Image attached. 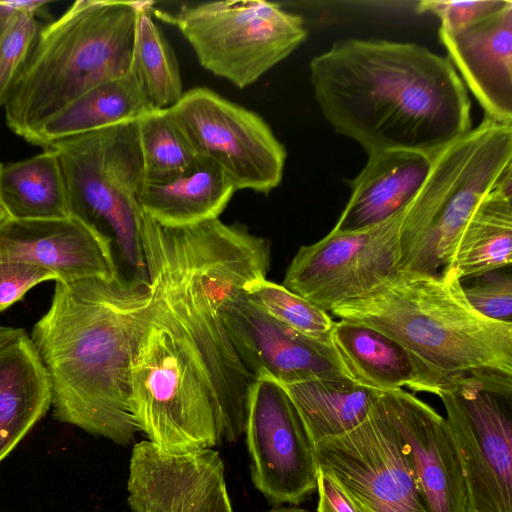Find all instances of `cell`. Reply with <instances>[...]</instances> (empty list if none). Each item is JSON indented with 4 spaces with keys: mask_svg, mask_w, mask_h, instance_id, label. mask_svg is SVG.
I'll list each match as a JSON object with an SVG mask.
<instances>
[{
    "mask_svg": "<svg viewBox=\"0 0 512 512\" xmlns=\"http://www.w3.org/2000/svg\"><path fill=\"white\" fill-rule=\"evenodd\" d=\"M142 244L151 303L130 369L139 432L176 454L235 442L255 378L222 309L236 290L266 277L269 241L219 218L166 227L143 212Z\"/></svg>",
    "mask_w": 512,
    "mask_h": 512,
    "instance_id": "1",
    "label": "cell"
},
{
    "mask_svg": "<svg viewBox=\"0 0 512 512\" xmlns=\"http://www.w3.org/2000/svg\"><path fill=\"white\" fill-rule=\"evenodd\" d=\"M317 105L367 154L433 156L471 129L467 89L447 57L410 42L344 39L309 64Z\"/></svg>",
    "mask_w": 512,
    "mask_h": 512,
    "instance_id": "2",
    "label": "cell"
},
{
    "mask_svg": "<svg viewBox=\"0 0 512 512\" xmlns=\"http://www.w3.org/2000/svg\"><path fill=\"white\" fill-rule=\"evenodd\" d=\"M150 303L149 282L122 272L56 281L30 337L50 383L54 419L121 446L135 440L130 369Z\"/></svg>",
    "mask_w": 512,
    "mask_h": 512,
    "instance_id": "3",
    "label": "cell"
},
{
    "mask_svg": "<svg viewBox=\"0 0 512 512\" xmlns=\"http://www.w3.org/2000/svg\"><path fill=\"white\" fill-rule=\"evenodd\" d=\"M329 314L395 340L459 393L482 390L511 400L512 323L478 313L452 266L435 275L398 272Z\"/></svg>",
    "mask_w": 512,
    "mask_h": 512,
    "instance_id": "4",
    "label": "cell"
},
{
    "mask_svg": "<svg viewBox=\"0 0 512 512\" xmlns=\"http://www.w3.org/2000/svg\"><path fill=\"white\" fill-rule=\"evenodd\" d=\"M145 1L77 0L41 28L5 105L7 126L27 139L88 90L130 70L138 13Z\"/></svg>",
    "mask_w": 512,
    "mask_h": 512,
    "instance_id": "5",
    "label": "cell"
},
{
    "mask_svg": "<svg viewBox=\"0 0 512 512\" xmlns=\"http://www.w3.org/2000/svg\"><path fill=\"white\" fill-rule=\"evenodd\" d=\"M512 171V124L483 121L432 156L419 190L406 205L399 272L435 275L451 265L470 217Z\"/></svg>",
    "mask_w": 512,
    "mask_h": 512,
    "instance_id": "6",
    "label": "cell"
},
{
    "mask_svg": "<svg viewBox=\"0 0 512 512\" xmlns=\"http://www.w3.org/2000/svg\"><path fill=\"white\" fill-rule=\"evenodd\" d=\"M58 155L71 215L107 237L129 276L148 282L140 194L145 183L137 121L72 137ZM46 147V148H48Z\"/></svg>",
    "mask_w": 512,
    "mask_h": 512,
    "instance_id": "7",
    "label": "cell"
},
{
    "mask_svg": "<svg viewBox=\"0 0 512 512\" xmlns=\"http://www.w3.org/2000/svg\"><path fill=\"white\" fill-rule=\"evenodd\" d=\"M152 14L177 27L199 64L243 89L286 59L307 37L300 15L262 0L184 4Z\"/></svg>",
    "mask_w": 512,
    "mask_h": 512,
    "instance_id": "8",
    "label": "cell"
},
{
    "mask_svg": "<svg viewBox=\"0 0 512 512\" xmlns=\"http://www.w3.org/2000/svg\"><path fill=\"white\" fill-rule=\"evenodd\" d=\"M314 453L356 512H430L382 394L364 422Z\"/></svg>",
    "mask_w": 512,
    "mask_h": 512,
    "instance_id": "9",
    "label": "cell"
},
{
    "mask_svg": "<svg viewBox=\"0 0 512 512\" xmlns=\"http://www.w3.org/2000/svg\"><path fill=\"white\" fill-rule=\"evenodd\" d=\"M197 155L214 163L236 191L269 194L282 181L287 152L255 112L206 87L169 108Z\"/></svg>",
    "mask_w": 512,
    "mask_h": 512,
    "instance_id": "10",
    "label": "cell"
},
{
    "mask_svg": "<svg viewBox=\"0 0 512 512\" xmlns=\"http://www.w3.org/2000/svg\"><path fill=\"white\" fill-rule=\"evenodd\" d=\"M403 212L357 230L332 229L319 241L301 246L282 285L328 313L367 294L399 272Z\"/></svg>",
    "mask_w": 512,
    "mask_h": 512,
    "instance_id": "11",
    "label": "cell"
},
{
    "mask_svg": "<svg viewBox=\"0 0 512 512\" xmlns=\"http://www.w3.org/2000/svg\"><path fill=\"white\" fill-rule=\"evenodd\" d=\"M254 487L273 506H299L317 490L314 444L285 388L256 377L245 426Z\"/></svg>",
    "mask_w": 512,
    "mask_h": 512,
    "instance_id": "12",
    "label": "cell"
},
{
    "mask_svg": "<svg viewBox=\"0 0 512 512\" xmlns=\"http://www.w3.org/2000/svg\"><path fill=\"white\" fill-rule=\"evenodd\" d=\"M467 492L468 512H512V417L500 395L473 390L440 396Z\"/></svg>",
    "mask_w": 512,
    "mask_h": 512,
    "instance_id": "13",
    "label": "cell"
},
{
    "mask_svg": "<svg viewBox=\"0 0 512 512\" xmlns=\"http://www.w3.org/2000/svg\"><path fill=\"white\" fill-rule=\"evenodd\" d=\"M222 317L239 359L254 378L266 376L282 385L309 380L352 381L332 345L281 323L252 303L243 288L229 296Z\"/></svg>",
    "mask_w": 512,
    "mask_h": 512,
    "instance_id": "14",
    "label": "cell"
},
{
    "mask_svg": "<svg viewBox=\"0 0 512 512\" xmlns=\"http://www.w3.org/2000/svg\"><path fill=\"white\" fill-rule=\"evenodd\" d=\"M0 260L41 267L60 282L112 278L121 272L112 242L73 215L7 219L0 226Z\"/></svg>",
    "mask_w": 512,
    "mask_h": 512,
    "instance_id": "15",
    "label": "cell"
},
{
    "mask_svg": "<svg viewBox=\"0 0 512 512\" xmlns=\"http://www.w3.org/2000/svg\"><path fill=\"white\" fill-rule=\"evenodd\" d=\"M382 399L429 511L468 512L463 471L446 418L404 389L383 391Z\"/></svg>",
    "mask_w": 512,
    "mask_h": 512,
    "instance_id": "16",
    "label": "cell"
},
{
    "mask_svg": "<svg viewBox=\"0 0 512 512\" xmlns=\"http://www.w3.org/2000/svg\"><path fill=\"white\" fill-rule=\"evenodd\" d=\"M448 59L485 117L512 124V1L458 31H438Z\"/></svg>",
    "mask_w": 512,
    "mask_h": 512,
    "instance_id": "17",
    "label": "cell"
},
{
    "mask_svg": "<svg viewBox=\"0 0 512 512\" xmlns=\"http://www.w3.org/2000/svg\"><path fill=\"white\" fill-rule=\"evenodd\" d=\"M338 359L353 382L378 391L408 388L438 397L458 386L390 337L369 327L338 320L331 335Z\"/></svg>",
    "mask_w": 512,
    "mask_h": 512,
    "instance_id": "18",
    "label": "cell"
},
{
    "mask_svg": "<svg viewBox=\"0 0 512 512\" xmlns=\"http://www.w3.org/2000/svg\"><path fill=\"white\" fill-rule=\"evenodd\" d=\"M432 156L406 150L368 154L351 181L350 196L333 229L351 231L382 222L403 210L427 176Z\"/></svg>",
    "mask_w": 512,
    "mask_h": 512,
    "instance_id": "19",
    "label": "cell"
},
{
    "mask_svg": "<svg viewBox=\"0 0 512 512\" xmlns=\"http://www.w3.org/2000/svg\"><path fill=\"white\" fill-rule=\"evenodd\" d=\"M235 192L226 175L198 155L183 172L163 181L145 182L140 205L160 225L184 227L219 218Z\"/></svg>",
    "mask_w": 512,
    "mask_h": 512,
    "instance_id": "20",
    "label": "cell"
},
{
    "mask_svg": "<svg viewBox=\"0 0 512 512\" xmlns=\"http://www.w3.org/2000/svg\"><path fill=\"white\" fill-rule=\"evenodd\" d=\"M44 366L25 334L0 351V462L51 408Z\"/></svg>",
    "mask_w": 512,
    "mask_h": 512,
    "instance_id": "21",
    "label": "cell"
},
{
    "mask_svg": "<svg viewBox=\"0 0 512 512\" xmlns=\"http://www.w3.org/2000/svg\"><path fill=\"white\" fill-rule=\"evenodd\" d=\"M155 110L134 74L98 85L47 119L28 139L46 148L115 124L137 121Z\"/></svg>",
    "mask_w": 512,
    "mask_h": 512,
    "instance_id": "22",
    "label": "cell"
},
{
    "mask_svg": "<svg viewBox=\"0 0 512 512\" xmlns=\"http://www.w3.org/2000/svg\"><path fill=\"white\" fill-rule=\"evenodd\" d=\"M511 260L512 171H509L470 217L450 266L463 282L504 268Z\"/></svg>",
    "mask_w": 512,
    "mask_h": 512,
    "instance_id": "23",
    "label": "cell"
},
{
    "mask_svg": "<svg viewBox=\"0 0 512 512\" xmlns=\"http://www.w3.org/2000/svg\"><path fill=\"white\" fill-rule=\"evenodd\" d=\"M0 204L10 219L43 220L71 216L57 153L43 148L35 156L0 162Z\"/></svg>",
    "mask_w": 512,
    "mask_h": 512,
    "instance_id": "24",
    "label": "cell"
},
{
    "mask_svg": "<svg viewBox=\"0 0 512 512\" xmlns=\"http://www.w3.org/2000/svg\"><path fill=\"white\" fill-rule=\"evenodd\" d=\"M282 386L313 444L355 429L367 419L383 392L347 380H309Z\"/></svg>",
    "mask_w": 512,
    "mask_h": 512,
    "instance_id": "25",
    "label": "cell"
},
{
    "mask_svg": "<svg viewBox=\"0 0 512 512\" xmlns=\"http://www.w3.org/2000/svg\"><path fill=\"white\" fill-rule=\"evenodd\" d=\"M153 2L145 1L136 23L130 71L154 109H168L183 95L176 55L153 20Z\"/></svg>",
    "mask_w": 512,
    "mask_h": 512,
    "instance_id": "26",
    "label": "cell"
},
{
    "mask_svg": "<svg viewBox=\"0 0 512 512\" xmlns=\"http://www.w3.org/2000/svg\"><path fill=\"white\" fill-rule=\"evenodd\" d=\"M137 133L145 182L169 179L186 170L198 156L169 108L140 117Z\"/></svg>",
    "mask_w": 512,
    "mask_h": 512,
    "instance_id": "27",
    "label": "cell"
},
{
    "mask_svg": "<svg viewBox=\"0 0 512 512\" xmlns=\"http://www.w3.org/2000/svg\"><path fill=\"white\" fill-rule=\"evenodd\" d=\"M178 465L180 512H235L217 450L180 453Z\"/></svg>",
    "mask_w": 512,
    "mask_h": 512,
    "instance_id": "28",
    "label": "cell"
},
{
    "mask_svg": "<svg viewBox=\"0 0 512 512\" xmlns=\"http://www.w3.org/2000/svg\"><path fill=\"white\" fill-rule=\"evenodd\" d=\"M245 296L272 317L300 334L324 344H331L335 325L332 316L266 277L249 281L243 288Z\"/></svg>",
    "mask_w": 512,
    "mask_h": 512,
    "instance_id": "29",
    "label": "cell"
},
{
    "mask_svg": "<svg viewBox=\"0 0 512 512\" xmlns=\"http://www.w3.org/2000/svg\"><path fill=\"white\" fill-rule=\"evenodd\" d=\"M41 28L35 16L15 12L0 36V108L10 99Z\"/></svg>",
    "mask_w": 512,
    "mask_h": 512,
    "instance_id": "30",
    "label": "cell"
},
{
    "mask_svg": "<svg viewBox=\"0 0 512 512\" xmlns=\"http://www.w3.org/2000/svg\"><path fill=\"white\" fill-rule=\"evenodd\" d=\"M463 291L469 304L481 315L512 323V276L495 271L475 277Z\"/></svg>",
    "mask_w": 512,
    "mask_h": 512,
    "instance_id": "31",
    "label": "cell"
},
{
    "mask_svg": "<svg viewBox=\"0 0 512 512\" xmlns=\"http://www.w3.org/2000/svg\"><path fill=\"white\" fill-rule=\"evenodd\" d=\"M506 0H424L416 5L418 13H431L444 31L454 32L470 26L501 8Z\"/></svg>",
    "mask_w": 512,
    "mask_h": 512,
    "instance_id": "32",
    "label": "cell"
},
{
    "mask_svg": "<svg viewBox=\"0 0 512 512\" xmlns=\"http://www.w3.org/2000/svg\"><path fill=\"white\" fill-rule=\"evenodd\" d=\"M56 276L41 267L14 261L0 260V313L8 309L34 286Z\"/></svg>",
    "mask_w": 512,
    "mask_h": 512,
    "instance_id": "33",
    "label": "cell"
},
{
    "mask_svg": "<svg viewBox=\"0 0 512 512\" xmlns=\"http://www.w3.org/2000/svg\"><path fill=\"white\" fill-rule=\"evenodd\" d=\"M316 492L318 503L315 512H356L337 484L320 470Z\"/></svg>",
    "mask_w": 512,
    "mask_h": 512,
    "instance_id": "34",
    "label": "cell"
},
{
    "mask_svg": "<svg viewBox=\"0 0 512 512\" xmlns=\"http://www.w3.org/2000/svg\"><path fill=\"white\" fill-rule=\"evenodd\" d=\"M6 4L15 12H23L36 17L46 5L48 1L42 0H5Z\"/></svg>",
    "mask_w": 512,
    "mask_h": 512,
    "instance_id": "35",
    "label": "cell"
},
{
    "mask_svg": "<svg viewBox=\"0 0 512 512\" xmlns=\"http://www.w3.org/2000/svg\"><path fill=\"white\" fill-rule=\"evenodd\" d=\"M25 334L27 333L22 328L0 325V351L19 340Z\"/></svg>",
    "mask_w": 512,
    "mask_h": 512,
    "instance_id": "36",
    "label": "cell"
},
{
    "mask_svg": "<svg viewBox=\"0 0 512 512\" xmlns=\"http://www.w3.org/2000/svg\"><path fill=\"white\" fill-rule=\"evenodd\" d=\"M14 13L15 11L5 1H0V36Z\"/></svg>",
    "mask_w": 512,
    "mask_h": 512,
    "instance_id": "37",
    "label": "cell"
},
{
    "mask_svg": "<svg viewBox=\"0 0 512 512\" xmlns=\"http://www.w3.org/2000/svg\"><path fill=\"white\" fill-rule=\"evenodd\" d=\"M266 512H314L305 508H301L299 506H291V505H277L272 506L269 510Z\"/></svg>",
    "mask_w": 512,
    "mask_h": 512,
    "instance_id": "38",
    "label": "cell"
},
{
    "mask_svg": "<svg viewBox=\"0 0 512 512\" xmlns=\"http://www.w3.org/2000/svg\"><path fill=\"white\" fill-rule=\"evenodd\" d=\"M9 219L7 213L5 212V210L3 209L2 205L0 204V226L7 220Z\"/></svg>",
    "mask_w": 512,
    "mask_h": 512,
    "instance_id": "39",
    "label": "cell"
}]
</instances>
